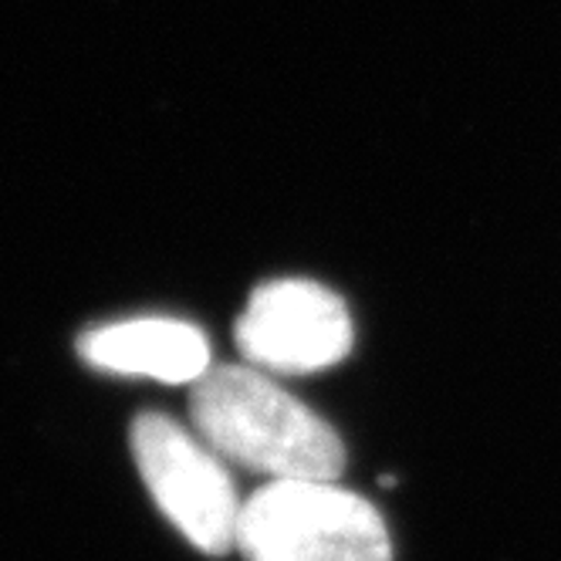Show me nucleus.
I'll return each instance as SVG.
<instances>
[{
	"instance_id": "nucleus-1",
	"label": "nucleus",
	"mask_w": 561,
	"mask_h": 561,
	"mask_svg": "<svg viewBox=\"0 0 561 561\" xmlns=\"http://www.w3.org/2000/svg\"><path fill=\"white\" fill-rule=\"evenodd\" d=\"M199 439L271 480H339L345 447L301 399L254 366H210L190 389Z\"/></svg>"
},
{
	"instance_id": "nucleus-2",
	"label": "nucleus",
	"mask_w": 561,
	"mask_h": 561,
	"mask_svg": "<svg viewBox=\"0 0 561 561\" xmlns=\"http://www.w3.org/2000/svg\"><path fill=\"white\" fill-rule=\"evenodd\" d=\"M244 561H392L382 514L335 480H271L240 504Z\"/></svg>"
},
{
	"instance_id": "nucleus-3",
	"label": "nucleus",
	"mask_w": 561,
	"mask_h": 561,
	"mask_svg": "<svg viewBox=\"0 0 561 561\" xmlns=\"http://www.w3.org/2000/svg\"><path fill=\"white\" fill-rule=\"evenodd\" d=\"M129 439L142 484L176 531L204 554H227L240 501L220 457L163 413L136 416Z\"/></svg>"
},
{
	"instance_id": "nucleus-4",
	"label": "nucleus",
	"mask_w": 561,
	"mask_h": 561,
	"mask_svg": "<svg viewBox=\"0 0 561 561\" xmlns=\"http://www.w3.org/2000/svg\"><path fill=\"white\" fill-rule=\"evenodd\" d=\"M248 366L280 376L322 373L352 352L355 329L345 301L318 280L280 277L261 285L233 325Z\"/></svg>"
},
{
	"instance_id": "nucleus-5",
	"label": "nucleus",
	"mask_w": 561,
	"mask_h": 561,
	"mask_svg": "<svg viewBox=\"0 0 561 561\" xmlns=\"http://www.w3.org/2000/svg\"><path fill=\"white\" fill-rule=\"evenodd\" d=\"M78 352L95 369L176 386H193L210 369V345L204 332L176 318H136V322L92 329L78 339Z\"/></svg>"
}]
</instances>
